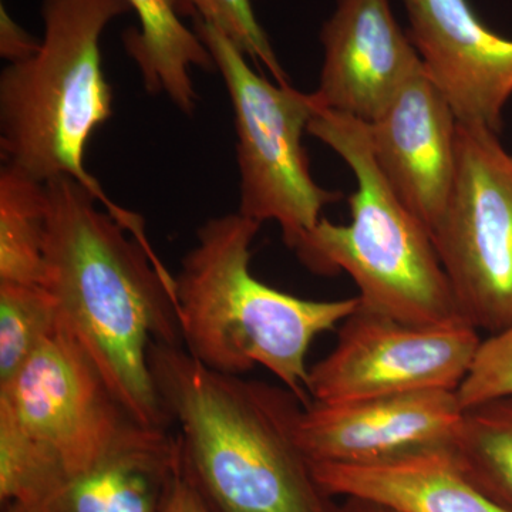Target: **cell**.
<instances>
[{"instance_id": "4fadbf2b", "label": "cell", "mask_w": 512, "mask_h": 512, "mask_svg": "<svg viewBox=\"0 0 512 512\" xmlns=\"http://www.w3.org/2000/svg\"><path fill=\"white\" fill-rule=\"evenodd\" d=\"M367 126L380 173L433 235L456 175L458 121L424 67Z\"/></svg>"}, {"instance_id": "3957f363", "label": "cell", "mask_w": 512, "mask_h": 512, "mask_svg": "<svg viewBox=\"0 0 512 512\" xmlns=\"http://www.w3.org/2000/svg\"><path fill=\"white\" fill-rule=\"evenodd\" d=\"M259 229L239 212L198 229L174 278L181 338L208 369L244 376L262 366L309 406V348L352 315L359 298L312 301L256 279L251 248Z\"/></svg>"}, {"instance_id": "603a6c76", "label": "cell", "mask_w": 512, "mask_h": 512, "mask_svg": "<svg viewBox=\"0 0 512 512\" xmlns=\"http://www.w3.org/2000/svg\"><path fill=\"white\" fill-rule=\"evenodd\" d=\"M163 512H211L204 501L201 500L197 491L194 490L190 481L184 476L181 463Z\"/></svg>"}, {"instance_id": "8fae6325", "label": "cell", "mask_w": 512, "mask_h": 512, "mask_svg": "<svg viewBox=\"0 0 512 512\" xmlns=\"http://www.w3.org/2000/svg\"><path fill=\"white\" fill-rule=\"evenodd\" d=\"M463 406L457 392L427 390L303 407L298 439L312 464H366L447 444Z\"/></svg>"}, {"instance_id": "5bb4252c", "label": "cell", "mask_w": 512, "mask_h": 512, "mask_svg": "<svg viewBox=\"0 0 512 512\" xmlns=\"http://www.w3.org/2000/svg\"><path fill=\"white\" fill-rule=\"evenodd\" d=\"M330 497L359 498L397 512H511L468 480L447 444L366 464H312Z\"/></svg>"}, {"instance_id": "9c48e42d", "label": "cell", "mask_w": 512, "mask_h": 512, "mask_svg": "<svg viewBox=\"0 0 512 512\" xmlns=\"http://www.w3.org/2000/svg\"><path fill=\"white\" fill-rule=\"evenodd\" d=\"M328 355L309 369L311 402L336 404L427 390L457 392L480 348L467 322L413 325L357 306Z\"/></svg>"}, {"instance_id": "6da1fadb", "label": "cell", "mask_w": 512, "mask_h": 512, "mask_svg": "<svg viewBox=\"0 0 512 512\" xmlns=\"http://www.w3.org/2000/svg\"><path fill=\"white\" fill-rule=\"evenodd\" d=\"M49 229L45 288L60 322L137 423L168 430L171 419L154 386L148 350L183 345L174 278L144 239L141 220L73 178L46 183ZM184 346V345H183Z\"/></svg>"}, {"instance_id": "9a60e30c", "label": "cell", "mask_w": 512, "mask_h": 512, "mask_svg": "<svg viewBox=\"0 0 512 512\" xmlns=\"http://www.w3.org/2000/svg\"><path fill=\"white\" fill-rule=\"evenodd\" d=\"M180 470L177 437L143 436L67 480L43 512H163Z\"/></svg>"}, {"instance_id": "277c9868", "label": "cell", "mask_w": 512, "mask_h": 512, "mask_svg": "<svg viewBox=\"0 0 512 512\" xmlns=\"http://www.w3.org/2000/svg\"><path fill=\"white\" fill-rule=\"evenodd\" d=\"M308 133L348 164L356 190L349 195V224L322 218L295 249L302 264L316 275L346 272L370 311L413 325L466 322L429 229L377 167L367 123L322 109Z\"/></svg>"}, {"instance_id": "ba28073f", "label": "cell", "mask_w": 512, "mask_h": 512, "mask_svg": "<svg viewBox=\"0 0 512 512\" xmlns=\"http://www.w3.org/2000/svg\"><path fill=\"white\" fill-rule=\"evenodd\" d=\"M434 245L464 320L480 332L512 322V154L488 128L458 123L457 165Z\"/></svg>"}, {"instance_id": "ac0fdd59", "label": "cell", "mask_w": 512, "mask_h": 512, "mask_svg": "<svg viewBox=\"0 0 512 512\" xmlns=\"http://www.w3.org/2000/svg\"><path fill=\"white\" fill-rule=\"evenodd\" d=\"M448 446L468 480L512 512V394L466 407Z\"/></svg>"}, {"instance_id": "7c38bea8", "label": "cell", "mask_w": 512, "mask_h": 512, "mask_svg": "<svg viewBox=\"0 0 512 512\" xmlns=\"http://www.w3.org/2000/svg\"><path fill=\"white\" fill-rule=\"evenodd\" d=\"M320 42L323 64L315 92L320 106L367 124L423 67L389 0H338Z\"/></svg>"}, {"instance_id": "5b68a950", "label": "cell", "mask_w": 512, "mask_h": 512, "mask_svg": "<svg viewBox=\"0 0 512 512\" xmlns=\"http://www.w3.org/2000/svg\"><path fill=\"white\" fill-rule=\"evenodd\" d=\"M130 10L127 0H43L39 50L0 74L3 163L42 183L66 175L109 201L84 157L90 138L113 114L101 36Z\"/></svg>"}, {"instance_id": "52a82bcc", "label": "cell", "mask_w": 512, "mask_h": 512, "mask_svg": "<svg viewBox=\"0 0 512 512\" xmlns=\"http://www.w3.org/2000/svg\"><path fill=\"white\" fill-rule=\"evenodd\" d=\"M194 30L224 79L237 133L241 175L239 214L259 224L274 221L295 251L318 227L323 208L343 198L313 180L303 134L322 110L316 93L269 82L247 56L211 23L195 20Z\"/></svg>"}, {"instance_id": "7402d4cb", "label": "cell", "mask_w": 512, "mask_h": 512, "mask_svg": "<svg viewBox=\"0 0 512 512\" xmlns=\"http://www.w3.org/2000/svg\"><path fill=\"white\" fill-rule=\"evenodd\" d=\"M40 43L20 28L6 9L0 10V55L9 63L22 62L35 55Z\"/></svg>"}, {"instance_id": "7a4b0ae2", "label": "cell", "mask_w": 512, "mask_h": 512, "mask_svg": "<svg viewBox=\"0 0 512 512\" xmlns=\"http://www.w3.org/2000/svg\"><path fill=\"white\" fill-rule=\"evenodd\" d=\"M154 386L177 424L181 470L211 512H338L298 439L305 404L286 389L225 375L183 345L148 350Z\"/></svg>"}, {"instance_id": "2e32d148", "label": "cell", "mask_w": 512, "mask_h": 512, "mask_svg": "<svg viewBox=\"0 0 512 512\" xmlns=\"http://www.w3.org/2000/svg\"><path fill=\"white\" fill-rule=\"evenodd\" d=\"M127 2L140 28L124 33V46L144 87L150 94H165L181 113L191 116L198 101L192 69L217 70L210 50L195 30L184 25L171 0Z\"/></svg>"}, {"instance_id": "cb8c5ba5", "label": "cell", "mask_w": 512, "mask_h": 512, "mask_svg": "<svg viewBox=\"0 0 512 512\" xmlns=\"http://www.w3.org/2000/svg\"><path fill=\"white\" fill-rule=\"evenodd\" d=\"M338 512H397L384 505L372 501L359 500V498H345V503L339 505Z\"/></svg>"}, {"instance_id": "ffe728a7", "label": "cell", "mask_w": 512, "mask_h": 512, "mask_svg": "<svg viewBox=\"0 0 512 512\" xmlns=\"http://www.w3.org/2000/svg\"><path fill=\"white\" fill-rule=\"evenodd\" d=\"M181 18L202 20L220 29L256 66L265 67L278 84L289 83L251 0H171Z\"/></svg>"}, {"instance_id": "30bf717a", "label": "cell", "mask_w": 512, "mask_h": 512, "mask_svg": "<svg viewBox=\"0 0 512 512\" xmlns=\"http://www.w3.org/2000/svg\"><path fill=\"white\" fill-rule=\"evenodd\" d=\"M424 72L458 123L500 134L512 96V40L481 22L468 0H403Z\"/></svg>"}, {"instance_id": "44dd1931", "label": "cell", "mask_w": 512, "mask_h": 512, "mask_svg": "<svg viewBox=\"0 0 512 512\" xmlns=\"http://www.w3.org/2000/svg\"><path fill=\"white\" fill-rule=\"evenodd\" d=\"M512 394V322L481 340L470 372L458 387L463 409Z\"/></svg>"}, {"instance_id": "d4e9b609", "label": "cell", "mask_w": 512, "mask_h": 512, "mask_svg": "<svg viewBox=\"0 0 512 512\" xmlns=\"http://www.w3.org/2000/svg\"><path fill=\"white\" fill-rule=\"evenodd\" d=\"M3 512H43L42 508L28 507V505L22 504H8L5 505Z\"/></svg>"}, {"instance_id": "8992f818", "label": "cell", "mask_w": 512, "mask_h": 512, "mask_svg": "<svg viewBox=\"0 0 512 512\" xmlns=\"http://www.w3.org/2000/svg\"><path fill=\"white\" fill-rule=\"evenodd\" d=\"M147 430L158 429L130 416L62 322L0 384V458L57 487Z\"/></svg>"}, {"instance_id": "d6986e66", "label": "cell", "mask_w": 512, "mask_h": 512, "mask_svg": "<svg viewBox=\"0 0 512 512\" xmlns=\"http://www.w3.org/2000/svg\"><path fill=\"white\" fill-rule=\"evenodd\" d=\"M60 325L45 286L0 284V384L9 382Z\"/></svg>"}, {"instance_id": "e0dca14e", "label": "cell", "mask_w": 512, "mask_h": 512, "mask_svg": "<svg viewBox=\"0 0 512 512\" xmlns=\"http://www.w3.org/2000/svg\"><path fill=\"white\" fill-rule=\"evenodd\" d=\"M49 194L15 165L0 170V284L45 286Z\"/></svg>"}]
</instances>
